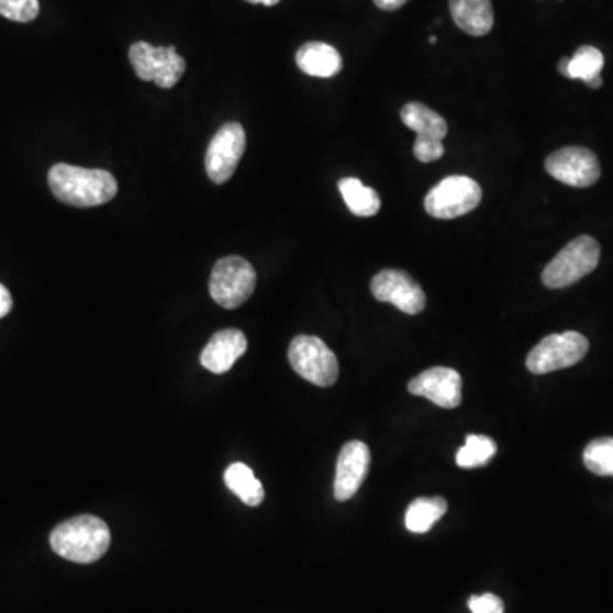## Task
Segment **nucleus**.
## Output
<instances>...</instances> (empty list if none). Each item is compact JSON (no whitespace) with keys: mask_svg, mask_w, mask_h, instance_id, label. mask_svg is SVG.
I'll use <instances>...</instances> for the list:
<instances>
[{"mask_svg":"<svg viewBox=\"0 0 613 613\" xmlns=\"http://www.w3.org/2000/svg\"><path fill=\"white\" fill-rule=\"evenodd\" d=\"M48 185L57 200L79 209L108 203L118 193L116 179L108 170L70 164H55L48 172Z\"/></svg>","mask_w":613,"mask_h":613,"instance_id":"obj_1","label":"nucleus"},{"mask_svg":"<svg viewBox=\"0 0 613 613\" xmlns=\"http://www.w3.org/2000/svg\"><path fill=\"white\" fill-rule=\"evenodd\" d=\"M111 532L107 523L94 515H80L55 526L49 545L64 559L91 565L110 549Z\"/></svg>","mask_w":613,"mask_h":613,"instance_id":"obj_2","label":"nucleus"},{"mask_svg":"<svg viewBox=\"0 0 613 613\" xmlns=\"http://www.w3.org/2000/svg\"><path fill=\"white\" fill-rule=\"evenodd\" d=\"M600 244L597 238L590 235H581L568 244L565 249L557 254L556 258L545 266L542 272V281L545 287L566 288L575 285L576 281L583 280L600 261Z\"/></svg>","mask_w":613,"mask_h":613,"instance_id":"obj_3","label":"nucleus"},{"mask_svg":"<svg viewBox=\"0 0 613 613\" xmlns=\"http://www.w3.org/2000/svg\"><path fill=\"white\" fill-rule=\"evenodd\" d=\"M256 281L258 277L247 259L229 256L213 266L210 296L224 309H237L250 299L256 290Z\"/></svg>","mask_w":613,"mask_h":613,"instance_id":"obj_4","label":"nucleus"},{"mask_svg":"<svg viewBox=\"0 0 613 613\" xmlns=\"http://www.w3.org/2000/svg\"><path fill=\"white\" fill-rule=\"evenodd\" d=\"M482 190L469 176H448L424 198V209L433 219L450 220L467 215L479 207Z\"/></svg>","mask_w":613,"mask_h":613,"instance_id":"obj_5","label":"nucleus"},{"mask_svg":"<svg viewBox=\"0 0 613 613\" xmlns=\"http://www.w3.org/2000/svg\"><path fill=\"white\" fill-rule=\"evenodd\" d=\"M288 361L306 382L331 387L339 375L336 355L315 336H297L288 348Z\"/></svg>","mask_w":613,"mask_h":613,"instance_id":"obj_6","label":"nucleus"},{"mask_svg":"<svg viewBox=\"0 0 613 613\" xmlns=\"http://www.w3.org/2000/svg\"><path fill=\"white\" fill-rule=\"evenodd\" d=\"M590 343L576 331L550 334L528 353L526 368L535 375L550 374L579 364L587 356Z\"/></svg>","mask_w":613,"mask_h":613,"instance_id":"obj_7","label":"nucleus"},{"mask_svg":"<svg viewBox=\"0 0 613 613\" xmlns=\"http://www.w3.org/2000/svg\"><path fill=\"white\" fill-rule=\"evenodd\" d=\"M130 62L142 80L154 82L163 89L175 88L186 73L185 58L179 57L176 46H154L147 42L130 46Z\"/></svg>","mask_w":613,"mask_h":613,"instance_id":"obj_8","label":"nucleus"},{"mask_svg":"<svg viewBox=\"0 0 613 613\" xmlns=\"http://www.w3.org/2000/svg\"><path fill=\"white\" fill-rule=\"evenodd\" d=\"M246 152V132L241 123H225L210 142L204 167L207 175L216 185H224L234 176L238 163Z\"/></svg>","mask_w":613,"mask_h":613,"instance_id":"obj_9","label":"nucleus"},{"mask_svg":"<svg viewBox=\"0 0 613 613\" xmlns=\"http://www.w3.org/2000/svg\"><path fill=\"white\" fill-rule=\"evenodd\" d=\"M545 170L572 188H588L602 176L599 157L590 148L562 147L545 160Z\"/></svg>","mask_w":613,"mask_h":613,"instance_id":"obj_10","label":"nucleus"},{"mask_svg":"<svg viewBox=\"0 0 613 613\" xmlns=\"http://www.w3.org/2000/svg\"><path fill=\"white\" fill-rule=\"evenodd\" d=\"M370 290L379 302L392 303L404 314H420L426 306L423 288L401 269H383L379 275H375Z\"/></svg>","mask_w":613,"mask_h":613,"instance_id":"obj_11","label":"nucleus"},{"mask_svg":"<svg viewBox=\"0 0 613 613\" xmlns=\"http://www.w3.org/2000/svg\"><path fill=\"white\" fill-rule=\"evenodd\" d=\"M408 390L439 408L455 409L462 402V377L454 368L433 367L414 377Z\"/></svg>","mask_w":613,"mask_h":613,"instance_id":"obj_12","label":"nucleus"},{"mask_svg":"<svg viewBox=\"0 0 613 613\" xmlns=\"http://www.w3.org/2000/svg\"><path fill=\"white\" fill-rule=\"evenodd\" d=\"M370 470V448L364 442H349L341 448L334 477V498L348 501L364 484Z\"/></svg>","mask_w":613,"mask_h":613,"instance_id":"obj_13","label":"nucleus"},{"mask_svg":"<svg viewBox=\"0 0 613 613\" xmlns=\"http://www.w3.org/2000/svg\"><path fill=\"white\" fill-rule=\"evenodd\" d=\"M247 337L243 331L224 330L213 334L201 352L200 361L212 374H225L246 353Z\"/></svg>","mask_w":613,"mask_h":613,"instance_id":"obj_14","label":"nucleus"},{"mask_svg":"<svg viewBox=\"0 0 613 613\" xmlns=\"http://www.w3.org/2000/svg\"><path fill=\"white\" fill-rule=\"evenodd\" d=\"M297 65L306 76L330 79L337 76L343 68V58L334 46L327 43L311 42L300 46L297 52Z\"/></svg>","mask_w":613,"mask_h":613,"instance_id":"obj_15","label":"nucleus"},{"mask_svg":"<svg viewBox=\"0 0 613 613\" xmlns=\"http://www.w3.org/2000/svg\"><path fill=\"white\" fill-rule=\"evenodd\" d=\"M452 18L464 33L486 36L494 26L491 0H448Z\"/></svg>","mask_w":613,"mask_h":613,"instance_id":"obj_16","label":"nucleus"},{"mask_svg":"<svg viewBox=\"0 0 613 613\" xmlns=\"http://www.w3.org/2000/svg\"><path fill=\"white\" fill-rule=\"evenodd\" d=\"M401 120L409 130L416 133V142H443L448 125L442 114L421 102H409L402 108Z\"/></svg>","mask_w":613,"mask_h":613,"instance_id":"obj_17","label":"nucleus"},{"mask_svg":"<svg viewBox=\"0 0 613 613\" xmlns=\"http://www.w3.org/2000/svg\"><path fill=\"white\" fill-rule=\"evenodd\" d=\"M225 484L247 506H259L265 500V488L246 464H232L225 470Z\"/></svg>","mask_w":613,"mask_h":613,"instance_id":"obj_18","label":"nucleus"},{"mask_svg":"<svg viewBox=\"0 0 613 613\" xmlns=\"http://www.w3.org/2000/svg\"><path fill=\"white\" fill-rule=\"evenodd\" d=\"M337 186H339L341 197L345 200L349 212L358 216H374L379 213L380 207H382L379 193L370 186H365L360 179H341Z\"/></svg>","mask_w":613,"mask_h":613,"instance_id":"obj_19","label":"nucleus"},{"mask_svg":"<svg viewBox=\"0 0 613 613\" xmlns=\"http://www.w3.org/2000/svg\"><path fill=\"white\" fill-rule=\"evenodd\" d=\"M447 501L443 498H417L405 511V526L413 534H426L447 513Z\"/></svg>","mask_w":613,"mask_h":613,"instance_id":"obj_20","label":"nucleus"},{"mask_svg":"<svg viewBox=\"0 0 613 613\" xmlns=\"http://www.w3.org/2000/svg\"><path fill=\"white\" fill-rule=\"evenodd\" d=\"M603 65L605 58L599 48L581 46L576 49L572 58H569L568 79H579L590 83L591 80L602 76Z\"/></svg>","mask_w":613,"mask_h":613,"instance_id":"obj_21","label":"nucleus"},{"mask_svg":"<svg viewBox=\"0 0 613 613\" xmlns=\"http://www.w3.org/2000/svg\"><path fill=\"white\" fill-rule=\"evenodd\" d=\"M497 443L484 435H469L460 450L457 452V466L462 469H476L486 466L497 455Z\"/></svg>","mask_w":613,"mask_h":613,"instance_id":"obj_22","label":"nucleus"},{"mask_svg":"<svg viewBox=\"0 0 613 613\" xmlns=\"http://www.w3.org/2000/svg\"><path fill=\"white\" fill-rule=\"evenodd\" d=\"M583 462L597 476L613 477V438L602 436L584 448Z\"/></svg>","mask_w":613,"mask_h":613,"instance_id":"obj_23","label":"nucleus"},{"mask_svg":"<svg viewBox=\"0 0 613 613\" xmlns=\"http://www.w3.org/2000/svg\"><path fill=\"white\" fill-rule=\"evenodd\" d=\"M0 14L15 23H31L40 14L38 0H0Z\"/></svg>","mask_w":613,"mask_h":613,"instance_id":"obj_24","label":"nucleus"},{"mask_svg":"<svg viewBox=\"0 0 613 613\" xmlns=\"http://www.w3.org/2000/svg\"><path fill=\"white\" fill-rule=\"evenodd\" d=\"M469 609L472 613H504L503 600L497 594H473L469 599Z\"/></svg>","mask_w":613,"mask_h":613,"instance_id":"obj_25","label":"nucleus"},{"mask_svg":"<svg viewBox=\"0 0 613 613\" xmlns=\"http://www.w3.org/2000/svg\"><path fill=\"white\" fill-rule=\"evenodd\" d=\"M445 154L443 142H414V156L420 163H433Z\"/></svg>","mask_w":613,"mask_h":613,"instance_id":"obj_26","label":"nucleus"},{"mask_svg":"<svg viewBox=\"0 0 613 613\" xmlns=\"http://www.w3.org/2000/svg\"><path fill=\"white\" fill-rule=\"evenodd\" d=\"M12 309V297L9 293L8 288L4 285H0V319L5 317V315L11 312Z\"/></svg>","mask_w":613,"mask_h":613,"instance_id":"obj_27","label":"nucleus"},{"mask_svg":"<svg viewBox=\"0 0 613 613\" xmlns=\"http://www.w3.org/2000/svg\"><path fill=\"white\" fill-rule=\"evenodd\" d=\"M374 2L382 11H398L402 5L408 4L409 0H374Z\"/></svg>","mask_w":613,"mask_h":613,"instance_id":"obj_28","label":"nucleus"},{"mask_svg":"<svg viewBox=\"0 0 613 613\" xmlns=\"http://www.w3.org/2000/svg\"><path fill=\"white\" fill-rule=\"evenodd\" d=\"M246 2H249V4H263L271 8V5H277L280 0H246Z\"/></svg>","mask_w":613,"mask_h":613,"instance_id":"obj_29","label":"nucleus"},{"mask_svg":"<svg viewBox=\"0 0 613 613\" xmlns=\"http://www.w3.org/2000/svg\"><path fill=\"white\" fill-rule=\"evenodd\" d=\"M568 67H569V58H562V60L559 62V73L562 74V76L568 77Z\"/></svg>","mask_w":613,"mask_h":613,"instance_id":"obj_30","label":"nucleus"},{"mask_svg":"<svg viewBox=\"0 0 613 613\" xmlns=\"http://www.w3.org/2000/svg\"><path fill=\"white\" fill-rule=\"evenodd\" d=\"M430 43H432V45H433V43H436L435 36H432V38H430Z\"/></svg>","mask_w":613,"mask_h":613,"instance_id":"obj_31","label":"nucleus"}]
</instances>
